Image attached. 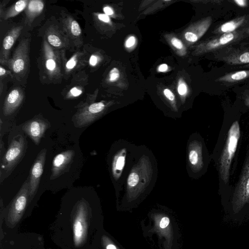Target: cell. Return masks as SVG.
<instances>
[{"label": "cell", "instance_id": "1", "mask_svg": "<svg viewBox=\"0 0 249 249\" xmlns=\"http://www.w3.org/2000/svg\"><path fill=\"white\" fill-rule=\"evenodd\" d=\"M241 113L226 111L215 147L211 155L218 178V194L223 206L228 201L232 185L231 176L235 170L242 130Z\"/></svg>", "mask_w": 249, "mask_h": 249}, {"label": "cell", "instance_id": "2", "mask_svg": "<svg viewBox=\"0 0 249 249\" xmlns=\"http://www.w3.org/2000/svg\"><path fill=\"white\" fill-rule=\"evenodd\" d=\"M234 213L249 212V143L238 180L232 185L225 206Z\"/></svg>", "mask_w": 249, "mask_h": 249}, {"label": "cell", "instance_id": "3", "mask_svg": "<svg viewBox=\"0 0 249 249\" xmlns=\"http://www.w3.org/2000/svg\"><path fill=\"white\" fill-rule=\"evenodd\" d=\"M188 158L193 177L198 178L206 173L212 159L204 141L199 134L192 136L188 148Z\"/></svg>", "mask_w": 249, "mask_h": 249}, {"label": "cell", "instance_id": "4", "mask_svg": "<svg viewBox=\"0 0 249 249\" xmlns=\"http://www.w3.org/2000/svg\"><path fill=\"white\" fill-rule=\"evenodd\" d=\"M26 141L22 135H18L11 141L1 161V169L5 177L8 176L20 160L25 153Z\"/></svg>", "mask_w": 249, "mask_h": 249}, {"label": "cell", "instance_id": "5", "mask_svg": "<svg viewBox=\"0 0 249 249\" xmlns=\"http://www.w3.org/2000/svg\"><path fill=\"white\" fill-rule=\"evenodd\" d=\"M88 211L86 203L80 201L77 207L73 219V233L74 245L81 246L85 242L88 231Z\"/></svg>", "mask_w": 249, "mask_h": 249}, {"label": "cell", "instance_id": "6", "mask_svg": "<svg viewBox=\"0 0 249 249\" xmlns=\"http://www.w3.org/2000/svg\"><path fill=\"white\" fill-rule=\"evenodd\" d=\"M29 188L28 178L15 197L9 209L7 220L10 224L15 225L20 220L29 199Z\"/></svg>", "mask_w": 249, "mask_h": 249}, {"label": "cell", "instance_id": "7", "mask_svg": "<svg viewBox=\"0 0 249 249\" xmlns=\"http://www.w3.org/2000/svg\"><path fill=\"white\" fill-rule=\"evenodd\" d=\"M105 108V105L103 102L91 104L80 109L73 116V124L78 127L87 126L98 118Z\"/></svg>", "mask_w": 249, "mask_h": 249}, {"label": "cell", "instance_id": "8", "mask_svg": "<svg viewBox=\"0 0 249 249\" xmlns=\"http://www.w3.org/2000/svg\"><path fill=\"white\" fill-rule=\"evenodd\" d=\"M47 150L42 149L37 155L31 168L29 177V199L30 202L35 196L42 175L45 161Z\"/></svg>", "mask_w": 249, "mask_h": 249}, {"label": "cell", "instance_id": "9", "mask_svg": "<svg viewBox=\"0 0 249 249\" xmlns=\"http://www.w3.org/2000/svg\"><path fill=\"white\" fill-rule=\"evenodd\" d=\"M28 42L22 41L9 62V68L16 74H22L27 68L28 63Z\"/></svg>", "mask_w": 249, "mask_h": 249}, {"label": "cell", "instance_id": "10", "mask_svg": "<svg viewBox=\"0 0 249 249\" xmlns=\"http://www.w3.org/2000/svg\"><path fill=\"white\" fill-rule=\"evenodd\" d=\"M75 155L74 151L68 150L56 155L52 163L51 179H55L67 171Z\"/></svg>", "mask_w": 249, "mask_h": 249}, {"label": "cell", "instance_id": "11", "mask_svg": "<svg viewBox=\"0 0 249 249\" xmlns=\"http://www.w3.org/2000/svg\"><path fill=\"white\" fill-rule=\"evenodd\" d=\"M49 125L47 120L39 118L33 119L23 124L22 129L34 143L38 145Z\"/></svg>", "mask_w": 249, "mask_h": 249}, {"label": "cell", "instance_id": "12", "mask_svg": "<svg viewBox=\"0 0 249 249\" xmlns=\"http://www.w3.org/2000/svg\"><path fill=\"white\" fill-rule=\"evenodd\" d=\"M23 99L22 91L18 89H13L7 96L3 107V114L10 115L18 107Z\"/></svg>", "mask_w": 249, "mask_h": 249}, {"label": "cell", "instance_id": "13", "mask_svg": "<svg viewBox=\"0 0 249 249\" xmlns=\"http://www.w3.org/2000/svg\"><path fill=\"white\" fill-rule=\"evenodd\" d=\"M21 29V27L14 28L9 32L4 38L0 53V62L1 63L6 62L9 52L19 35Z\"/></svg>", "mask_w": 249, "mask_h": 249}, {"label": "cell", "instance_id": "14", "mask_svg": "<svg viewBox=\"0 0 249 249\" xmlns=\"http://www.w3.org/2000/svg\"><path fill=\"white\" fill-rule=\"evenodd\" d=\"M237 37L234 33H225L216 38L209 41L206 44L208 50L218 49L234 41Z\"/></svg>", "mask_w": 249, "mask_h": 249}, {"label": "cell", "instance_id": "15", "mask_svg": "<svg viewBox=\"0 0 249 249\" xmlns=\"http://www.w3.org/2000/svg\"><path fill=\"white\" fill-rule=\"evenodd\" d=\"M44 4L42 1L33 0L29 1L27 6V16L30 18L38 15L43 9Z\"/></svg>", "mask_w": 249, "mask_h": 249}, {"label": "cell", "instance_id": "16", "mask_svg": "<svg viewBox=\"0 0 249 249\" xmlns=\"http://www.w3.org/2000/svg\"><path fill=\"white\" fill-rule=\"evenodd\" d=\"M244 18H240L223 24L219 28L220 32L225 33H232L238 28L243 22Z\"/></svg>", "mask_w": 249, "mask_h": 249}, {"label": "cell", "instance_id": "17", "mask_svg": "<svg viewBox=\"0 0 249 249\" xmlns=\"http://www.w3.org/2000/svg\"><path fill=\"white\" fill-rule=\"evenodd\" d=\"M29 1L24 0L18 1L6 13L5 18L15 16L21 12L26 7L27 4Z\"/></svg>", "mask_w": 249, "mask_h": 249}, {"label": "cell", "instance_id": "18", "mask_svg": "<svg viewBox=\"0 0 249 249\" xmlns=\"http://www.w3.org/2000/svg\"><path fill=\"white\" fill-rule=\"evenodd\" d=\"M125 155L119 154L115 156L112 164L113 172L115 175H118L122 172L125 163Z\"/></svg>", "mask_w": 249, "mask_h": 249}, {"label": "cell", "instance_id": "19", "mask_svg": "<svg viewBox=\"0 0 249 249\" xmlns=\"http://www.w3.org/2000/svg\"><path fill=\"white\" fill-rule=\"evenodd\" d=\"M249 75V71H241L235 72L230 75H227L223 78V80L228 81H236L241 80Z\"/></svg>", "mask_w": 249, "mask_h": 249}, {"label": "cell", "instance_id": "20", "mask_svg": "<svg viewBox=\"0 0 249 249\" xmlns=\"http://www.w3.org/2000/svg\"><path fill=\"white\" fill-rule=\"evenodd\" d=\"M140 176L136 171H132L129 175L127 179V184L129 188L133 189L136 187L139 182Z\"/></svg>", "mask_w": 249, "mask_h": 249}, {"label": "cell", "instance_id": "21", "mask_svg": "<svg viewBox=\"0 0 249 249\" xmlns=\"http://www.w3.org/2000/svg\"><path fill=\"white\" fill-rule=\"evenodd\" d=\"M70 29L71 33L74 36H79L81 34V29L78 23L75 20L71 22Z\"/></svg>", "mask_w": 249, "mask_h": 249}, {"label": "cell", "instance_id": "22", "mask_svg": "<svg viewBox=\"0 0 249 249\" xmlns=\"http://www.w3.org/2000/svg\"><path fill=\"white\" fill-rule=\"evenodd\" d=\"M45 65L46 69L50 72L54 71L56 69V62L52 56L47 57V59L46 60Z\"/></svg>", "mask_w": 249, "mask_h": 249}, {"label": "cell", "instance_id": "23", "mask_svg": "<svg viewBox=\"0 0 249 249\" xmlns=\"http://www.w3.org/2000/svg\"><path fill=\"white\" fill-rule=\"evenodd\" d=\"M49 43L54 47H60L61 45V41L56 35L50 34L47 37Z\"/></svg>", "mask_w": 249, "mask_h": 249}, {"label": "cell", "instance_id": "24", "mask_svg": "<svg viewBox=\"0 0 249 249\" xmlns=\"http://www.w3.org/2000/svg\"><path fill=\"white\" fill-rule=\"evenodd\" d=\"M102 241L106 249H118V248L112 243L111 241L105 235L103 236Z\"/></svg>", "mask_w": 249, "mask_h": 249}, {"label": "cell", "instance_id": "25", "mask_svg": "<svg viewBox=\"0 0 249 249\" xmlns=\"http://www.w3.org/2000/svg\"><path fill=\"white\" fill-rule=\"evenodd\" d=\"M238 62L242 63H249V52L242 53L238 57Z\"/></svg>", "mask_w": 249, "mask_h": 249}, {"label": "cell", "instance_id": "26", "mask_svg": "<svg viewBox=\"0 0 249 249\" xmlns=\"http://www.w3.org/2000/svg\"><path fill=\"white\" fill-rule=\"evenodd\" d=\"M119 77V71L116 68H113L109 72V80L111 81L117 80Z\"/></svg>", "mask_w": 249, "mask_h": 249}, {"label": "cell", "instance_id": "27", "mask_svg": "<svg viewBox=\"0 0 249 249\" xmlns=\"http://www.w3.org/2000/svg\"><path fill=\"white\" fill-rule=\"evenodd\" d=\"M185 38L190 42H195L198 39V36L191 32H188L185 34Z\"/></svg>", "mask_w": 249, "mask_h": 249}, {"label": "cell", "instance_id": "28", "mask_svg": "<svg viewBox=\"0 0 249 249\" xmlns=\"http://www.w3.org/2000/svg\"><path fill=\"white\" fill-rule=\"evenodd\" d=\"M170 223V219L167 217H163L160 222V227L161 229L166 228Z\"/></svg>", "mask_w": 249, "mask_h": 249}, {"label": "cell", "instance_id": "29", "mask_svg": "<svg viewBox=\"0 0 249 249\" xmlns=\"http://www.w3.org/2000/svg\"><path fill=\"white\" fill-rule=\"evenodd\" d=\"M76 64V61L73 56L66 63V67L69 70L73 69Z\"/></svg>", "mask_w": 249, "mask_h": 249}, {"label": "cell", "instance_id": "30", "mask_svg": "<svg viewBox=\"0 0 249 249\" xmlns=\"http://www.w3.org/2000/svg\"><path fill=\"white\" fill-rule=\"evenodd\" d=\"M171 43L174 46L178 49H181L182 48L183 45L181 41L177 38H172Z\"/></svg>", "mask_w": 249, "mask_h": 249}, {"label": "cell", "instance_id": "31", "mask_svg": "<svg viewBox=\"0 0 249 249\" xmlns=\"http://www.w3.org/2000/svg\"><path fill=\"white\" fill-rule=\"evenodd\" d=\"M178 93L180 95L184 94L187 90L186 86L184 83H180L178 89Z\"/></svg>", "mask_w": 249, "mask_h": 249}, {"label": "cell", "instance_id": "32", "mask_svg": "<svg viewBox=\"0 0 249 249\" xmlns=\"http://www.w3.org/2000/svg\"><path fill=\"white\" fill-rule=\"evenodd\" d=\"M70 92L73 96L77 97L81 94L82 91L76 87H74L71 89Z\"/></svg>", "mask_w": 249, "mask_h": 249}, {"label": "cell", "instance_id": "33", "mask_svg": "<svg viewBox=\"0 0 249 249\" xmlns=\"http://www.w3.org/2000/svg\"><path fill=\"white\" fill-rule=\"evenodd\" d=\"M164 94L165 96L170 100L173 101L174 100L175 96L172 91L168 89H165L164 90Z\"/></svg>", "mask_w": 249, "mask_h": 249}, {"label": "cell", "instance_id": "34", "mask_svg": "<svg viewBox=\"0 0 249 249\" xmlns=\"http://www.w3.org/2000/svg\"><path fill=\"white\" fill-rule=\"evenodd\" d=\"M135 37H134L133 36H130L126 40V41L125 42V46L126 47H128V48L131 47L133 45H134V44H135Z\"/></svg>", "mask_w": 249, "mask_h": 249}, {"label": "cell", "instance_id": "35", "mask_svg": "<svg viewBox=\"0 0 249 249\" xmlns=\"http://www.w3.org/2000/svg\"><path fill=\"white\" fill-rule=\"evenodd\" d=\"M98 18L104 22H108L109 21V18L108 16L106 14H99L98 16Z\"/></svg>", "mask_w": 249, "mask_h": 249}, {"label": "cell", "instance_id": "36", "mask_svg": "<svg viewBox=\"0 0 249 249\" xmlns=\"http://www.w3.org/2000/svg\"><path fill=\"white\" fill-rule=\"evenodd\" d=\"M97 57L95 55H92L89 58V64L91 66H95L97 63Z\"/></svg>", "mask_w": 249, "mask_h": 249}, {"label": "cell", "instance_id": "37", "mask_svg": "<svg viewBox=\"0 0 249 249\" xmlns=\"http://www.w3.org/2000/svg\"><path fill=\"white\" fill-rule=\"evenodd\" d=\"M238 5L241 7H245L247 5V0H236L234 1Z\"/></svg>", "mask_w": 249, "mask_h": 249}, {"label": "cell", "instance_id": "38", "mask_svg": "<svg viewBox=\"0 0 249 249\" xmlns=\"http://www.w3.org/2000/svg\"><path fill=\"white\" fill-rule=\"evenodd\" d=\"M104 11L106 15H111L113 13V11L112 9L109 7H105L104 8Z\"/></svg>", "mask_w": 249, "mask_h": 249}, {"label": "cell", "instance_id": "39", "mask_svg": "<svg viewBox=\"0 0 249 249\" xmlns=\"http://www.w3.org/2000/svg\"><path fill=\"white\" fill-rule=\"evenodd\" d=\"M168 66L165 64H163L160 65L159 67V70L160 71L163 72L167 70Z\"/></svg>", "mask_w": 249, "mask_h": 249}, {"label": "cell", "instance_id": "40", "mask_svg": "<svg viewBox=\"0 0 249 249\" xmlns=\"http://www.w3.org/2000/svg\"><path fill=\"white\" fill-rule=\"evenodd\" d=\"M244 105L248 109H249V97H247L244 101Z\"/></svg>", "mask_w": 249, "mask_h": 249}, {"label": "cell", "instance_id": "41", "mask_svg": "<svg viewBox=\"0 0 249 249\" xmlns=\"http://www.w3.org/2000/svg\"><path fill=\"white\" fill-rule=\"evenodd\" d=\"M6 73V70L3 68L1 66L0 67V76H2L4 75Z\"/></svg>", "mask_w": 249, "mask_h": 249}]
</instances>
